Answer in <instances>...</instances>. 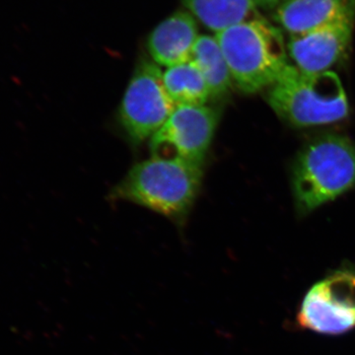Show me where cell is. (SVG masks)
<instances>
[{"instance_id":"obj_2","label":"cell","mask_w":355,"mask_h":355,"mask_svg":"<svg viewBox=\"0 0 355 355\" xmlns=\"http://www.w3.org/2000/svg\"><path fill=\"white\" fill-rule=\"evenodd\" d=\"M232 81L245 93L272 86L288 67L280 29L260 15L216 33Z\"/></svg>"},{"instance_id":"obj_5","label":"cell","mask_w":355,"mask_h":355,"mask_svg":"<svg viewBox=\"0 0 355 355\" xmlns=\"http://www.w3.org/2000/svg\"><path fill=\"white\" fill-rule=\"evenodd\" d=\"M163 72L155 62H140L128 83L120 107V121L135 144L151 139L174 112Z\"/></svg>"},{"instance_id":"obj_3","label":"cell","mask_w":355,"mask_h":355,"mask_svg":"<svg viewBox=\"0 0 355 355\" xmlns=\"http://www.w3.org/2000/svg\"><path fill=\"white\" fill-rule=\"evenodd\" d=\"M268 103L275 113L297 127L328 125L349 114L347 93L338 74L309 73L291 64L270 86Z\"/></svg>"},{"instance_id":"obj_4","label":"cell","mask_w":355,"mask_h":355,"mask_svg":"<svg viewBox=\"0 0 355 355\" xmlns=\"http://www.w3.org/2000/svg\"><path fill=\"white\" fill-rule=\"evenodd\" d=\"M354 186L355 146L347 137H319L296 161L293 191L301 214H309Z\"/></svg>"},{"instance_id":"obj_11","label":"cell","mask_w":355,"mask_h":355,"mask_svg":"<svg viewBox=\"0 0 355 355\" xmlns=\"http://www.w3.org/2000/svg\"><path fill=\"white\" fill-rule=\"evenodd\" d=\"M191 15L219 33L259 15L254 0H183Z\"/></svg>"},{"instance_id":"obj_8","label":"cell","mask_w":355,"mask_h":355,"mask_svg":"<svg viewBox=\"0 0 355 355\" xmlns=\"http://www.w3.org/2000/svg\"><path fill=\"white\" fill-rule=\"evenodd\" d=\"M354 23L355 14H352L303 34L291 35L287 51L294 65L309 73L331 71L349 50Z\"/></svg>"},{"instance_id":"obj_10","label":"cell","mask_w":355,"mask_h":355,"mask_svg":"<svg viewBox=\"0 0 355 355\" xmlns=\"http://www.w3.org/2000/svg\"><path fill=\"white\" fill-rule=\"evenodd\" d=\"M352 14H355V0H284L273 19L291 36Z\"/></svg>"},{"instance_id":"obj_9","label":"cell","mask_w":355,"mask_h":355,"mask_svg":"<svg viewBox=\"0 0 355 355\" xmlns=\"http://www.w3.org/2000/svg\"><path fill=\"white\" fill-rule=\"evenodd\" d=\"M198 37L196 18L178 11L154 28L147 49L156 64L168 69L190 62Z\"/></svg>"},{"instance_id":"obj_6","label":"cell","mask_w":355,"mask_h":355,"mask_svg":"<svg viewBox=\"0 0 355 355\" xmlns=\"http://www.w3.org/2000/svg\"><path fill=\"white\" fill-rule=\"evenodd\" d=\"M298 323L323 335H342L355 328V268L336 270L306 293Z\"/></svg>"},{"instance_id":"obj_7","label":"cell","mask_w":355,"mask_h":355,"mask_svg":"<svg viewBox=\"0 0 355 355\" xmlns=\"http://www.w3.org/2000/svg\"><path fill=\"white\" fill-rule=\"evenodd\" d=\"M218 121V112L211 107L177 106L150 139L153 157L181 159L202 165Z\"/></svg>"},{"instance_id":"obj_1","label":"cell","mask_w":355,"mask_h":355,"mask_svg":"<svg viewBox=\"0 0 355 355\" xmlns=\"http://www.w3.org/2000/svg\"><path fill=\"white\" fill-rule=\"evenodd\" d=\"M202 165L153 157L133 166L113 196L157 212L183 225L202 184Z\"/></svg>"},{"instance_id":"obj_14","label":"cell","mask_w":355,"mask_h":355,"mask_svg":"<svg viewBox=\"0 0 355 355\" xmlns=\"http://www.w3.org/2000/svg\"><path fill=\"white\" fill-rule=\"evenodd\" d=\"M284 0H254L257 7L263 9H277Z\"/></svg>"},{"instance_id":"obj_12","label":"cell","mask_w":355,"mask_h":355,"mask_svg":"<svg viewBox=\"0 0 355 355\" xmlns=\"http://www.w3.org/2000/svg\"><path fill=\"white\" fill-rule=\"evenodd\" d=\"M163 81L175 106H202L210 99V92L202 71L195 62L168 67Z\"/></svg>"},{"instance_id":"obj_13","label":"cell","mask_w":355,"mask_h":355,"mask_svg":"<svg viewBox=\"0 0 355 355\" xmlns=\"http://www.w3.org/2000/svg\"><path fill=\"white\" fill-rule=\"evenodd\" d=\"M191 60L202 71L209 88L210 99H219L227 94L232 77L216 37H198Z\"/></svg>"}]
</instances>
